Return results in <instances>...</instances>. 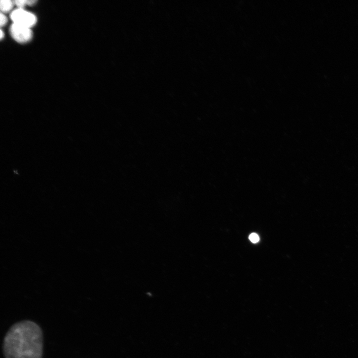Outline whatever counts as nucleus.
<instances>
[{
    "label": "nucleus",
    "instance_id": "7",
    "mask_svg": "<svg viewBox=\"0 0 358 358\" xmlns=\"http://www.w3.org/2000/svg\"><path fill=\"white\" fill-rule=\"evenodd\" d=\"M250 240L253 243H257L260 240L259 236L256 233H252L249 236Z\"/></svg>",
    "mask_w": 358,
    "mask_h": 358
},
{
    "label": "nucleus",
    "instance_id": "1",
    "mask_svg": "<svg viewBox=\"0 0 358 358\" xmlns=\"http://www.w3.org/2000/svg\"><path fill=\"white\" fill-rule=\"evenodd\" d=\"M6 358H42L43 333L35 323L24 321L13 325L5 337Z\"/></svg>",
    "mask_w": 358,
    "mask_h": 358
},
{
    "label": "nucleus",
    "instance_id": "3",
    "mask_svg": "<svg viewBox=\"0 0 358 358\" xmlns=\"http://www.w3.org/2000/svg\"><path fill=\"white\" fill-rule=\"evenodd\" d=\"M10 34L13 39L20 44L29 42L33 37L31 29L14 24L10 28Z\"/></svg>",
    "mask_w": 358,
    "mask_h": 358
},
{
    "label": "nucleus",
    "instance_id": "6",
    "mask_svg": "<svg viewBox=\"0 0 358 358\" xmlns=\"http://www.w3.org/2000/svg\"><path fill=\"white\" fill-rule=\"evenodd\" d=\"M8 20L7 17L4 15L3 13H1V17H0V25H1V27L5 26L7 23H8Z\"/></svg>",
    "mask_w": 358,
    "mask_h": 358
},
{
    "label": "nucleus",
    "instance_id": "4",
    "mask_svg": "<svg viewBox=\"0 0 358 358\" xmlns=\"http://www.w3.org/2000/svg\"><path fill=\"white\" fill-rule=\"evenodd\" d=\"M15 5L14 1L11 0H1L0 4V9L2 13H7L11 12Z\"/></svg>",
    "mask_w": 358,
    "mask_h": 358
},
{
    "label": "nucleus",
    "instance_id": "2",
    "mask_svg": "<svg viewBox=\"0 0 358 358\" xmlns=\"http://www.w3.org/2000/svg\"><path fill=\"white\" fill-rule=\"evenodd\" d=\"M11 19L14 24L30 29L35 26L37 22V17L24 9H17L13 11L11 14Z\"/></svg>",
    "mask_w": 358,
    "mask_h": 358
},
{
    "label": "nucleus",
    "instance_id": "5",
    "mask_svg": "<svg viewBox=\"0 0 358 358\" xmlns=\"http://www.w3.org/2000/svg\"><path fill=\"white\" fill-rule=\"evenodd\" d=\"M14 3L18 9H24V8L28 6L27 0H17V1H14Z\"/></svg>",
    "mask_w": 358,
    "mask_h": 358
},
{
    "label": "nucleus",
    "instance_id": "8",
    "mask_svg": "<svg viewBox=\"0 0 358 358\" xmlns=\"http://www.w3.org/2000/svg\"><path fill=\"white\" fill-rule=\"evenodd\" d=\"M0 34H1V35H0V38H1V40H3V39L4 38L5 35L2 30H1V33H0Z\"/></svg>",
    "mask_w": 358,
    "mask_h": 358
}]
</instances>
